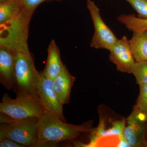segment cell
<instances>
[{"label":"cell","mask_w":147,"mask_h":147,"mask_svg":"<svg viewBox=\"0 0 147 147\" xmlns=\"http://www.w3.org/2000/svg\"><path fill=\"white\" fill-rule=\"evenodd\" d=\"M92 130L90 123H85L81 125L69 124L45 111L38 118L37 140L34 146L54 145L59 142L70 141Z\"/></svg>","instance_id":"cell-1"},{"label":"cell","mask_w":147,"mask_h":147,"mask_svg":"<svg viewBox=\"0 0 147 147\" xmlns=\"http://www.w3.org/2000/svg\"><path fill=\"white\" fill-rule=\"evenodd\" d=\"M12 50L15 55L16 82L13 89L16 94H27L38 96L35 83L40 72L35 66L28 45H21Z\"/></svg>","instance_id":"cell-2"},{"label":"cell","mask_w":147,"mask_h":147,"mask_svg":"<svg viewBox=\"0 0 147 147\" xmlns=\"http://www.w3.org/2000/svg\"><path fill=\"white\" fill-rule=\"evenodd\" d=\"M0 139L9 138L26 146H34L37 140L38 118L15 119L0 113Z\"/></svg>","instance_id":"cell-3"},{"label":"cell","mask_w":147,"mask_h":147,"mask_svg":"<svg viewBox=\"0 0 147 147\" xmlns=\"http://www.w3.org/2000/svg\"><path fill=\"white\" fill-rule=\"evenodd\" d=\"M44 111L38 96L32 95L18 94L13 99L5 93L0 103V113L15 119L38 118Z\"/></svg>","instance_id":"cell-4"},{"label":"cell","mask_w":147,"mask_h":147,"mask_svg":"<svg viewBox=\"0 0 147 147\" xmlns=\"http://www.w3.org/2000/svg\"><path fill=\"white\" fill-rule=\"evenodd\" d=\"M32 15L23 8L13 18L0 25V46L11 48L28 42L29 24Z\"/></svg>","instance_id":"cell-5"},{"label":"cell","mask_w":147,"mask_h":147,"mask_svg":"<svg viewBox=\"0 0 147 147\" xmlns=\"http://www.w3.org/2000/svg\"><path fill=\"white\" fill-rule=\"evenodd\" d=\"M86 3L94 29L90 46L109 51L118 39L102 20L100 9L95 3L92 0H86Z\"/></svg>","instance_id":"cell-6"},{"label":"cell","mask_w":147,"mask_h":147,"mask_svg":"<svg viewBox=\"0 0 147 147\" xmlns=\"http://www.w3.org/2000/svg\"><path fill=\"white\" fill-rule=\"evenodd\" d=\"M37 92L45 111L56 116L63 121L65 122L63 115V104L60 101L53 88V81L46 78L43 72L35 83Z\"/></svg>","instance_id":"cell-7"},{"label":"cell","mask_w":147,"mask_h":147,"mask_svg":"<svg viewBox=\"0 0 147 147\" xmlns=\"http://www.w3.org/2000/svg\"><path fill=\"white\" fill-rule=\"evenodd\" d=\"M147 121V115L137 108L129 117L128 125L124 129L123 134L130 147H142L146 145Z\"/></svg>","instance_id":"cell-8"},{"label":"cell","mask_w":147,"mask_h":147,"mask_svg":"<svg viewBox=\"0 0 147 147\" xmlns=\"http://www.w3.org/2000/svg\"><path fill=\"white\" fill-rule=\"evenodd\" d=\"M110 60L116 66L119 71L130 73V69L135 63L129 40L126 36L118 39L110 50Z\"/></svg>","instance_id":"cell-9"},{"label":"cell","mask_w":147,"mask_h":147,"mask_svg":"<svg viewBox=\"0 0 147 147\" xmlns=\"http://www.w3.org/2000/svg\"><path fill=\"white\" fill-rule=\"evenodd\" d=\"M15 55L13 50L0 46V82L10 90L15 85Z\"/></svg>","instance_id":"cell-10"},{"label":"cell","mask_w":147,"mask_h":147,"mask_svg":"<svg viewBox=\"0 0 147 147\" xmlns=\"http://www.w3.org/2000/svg\"><path fill=\"white\" fill-rule=\"evenodd\" d=\"M75 79L65 66L60 74L53 80L54 90L63 105L69 103L71 89Z\"/></svg>","instance_id":"cell-11"},{"label":"cell","mask_w":147,"mask_h":147,"mask_svg":"<svg viewBox=\"0 0 147 147\" xmlns=\"http://www.w3.org/2000/svg\"><path fill=\"white\" fill-rule=\"evenodd\" d=\"M47 53V62L42 72L46 78L53 81L60 74L65 65L62 62L59 49L54 40L50 42Z\"/></svg>","instance_id":"cell-12"},{"label":"cell","mask_w":147,"mask_h":147,"mask_svg":"<svg viewBox=\"0 0 147 147\" xmlns=\"http://www.w3.org/2000/svg\"><path fill=\"white\" fill-rule=\"evenodd\" d=\"M133 33L129 42L135 61H147V30Z\"/></svg>","instance_id":"cell-13"},{"label":"cell","mask_w":147,"mask_h":147,"mask_svg":"<svg viewBox=\"0 0 147 147\" xmlns=\"http://www.w3.org/2000/svg\"><path fill=\"white\" fill-rule=\"evenodd\" d=\"M23 9L20 0H11L0 3V25L10 20Z\"/></svg>","instance_id":"cell-14"},{"label":"cell","mask_w":147,"mask_h":147,"mask_svg":"<svg viewBox=\"0 0 147 147\" xmlns=\"http://www.w3.org/2000/svg\"><path fill=\"white\" fill-rule=\"evenodd\" d=\"M117 20L133 32L147 30V20L139 18L134 14H121L117 17Z\"/></svg>","instance_id":"cell-15"},{"label":"cell","mask_w":147,"mask_h":147,"mask_svg":"<svg viewBox=\"0 0 147 147\" xmlns=\"http://www.w3.org/2000/svg\"><path fill=\"white\" fill-rule=\"evenodd\" d=\"M130 73L135 76L139 85H147V61H135L131 67Z\"/></svg>","instance_id":"cell-16"},{"label":"cell","mask_w":147,"mask_h":147,"mask_svg":"<svg viewBox=\"0 0 147 147\" xmlns=\"http://www.w3.org/2000/svg\"><path fill=\"white\" fill-rule=\"evenodd\" d=\"M137 13V17L147 20V0H125Z\"/></svg>","instance_id":"cell-17"},{"label":"cell","mask_w":147,"mask_h":147,"mask_svg":"<svg viewBox=\"0 0 147 147\" xmlns=\"http://www.w3.org/2000/svg\"><path fill=\"white\" fill-rule=\"evenodd\" d=\"M139 86L140 92L136 108L147 115V85Z\"/></svg>","instance_id":"cell-18"},{"label":"cell","mask_w":147,"mask_h":147,"mask_svg":"<svg viewBox=\"0 0 147 147\" xmlns=\"http://www.w3.org/2000/svg\"><path fill=\"white\" fill-rule=\"evenodd\" d=\"M59 1L60 0H20L22 7L24 10L29 13H34L36 9L40 4L46 1Z\"/></svg>","instance_id":"cell-19"},{"label":"cell","mask_w":147,"mask_h":147,"mask_svg":"<svg viewBox=\"0 0 147 147\" xmlns=\"http://www.w3.org/2000/svg\"><path fill=\"white\" fill-rule=\"evenodd\" d=\"M123 124V122H117L110 130L104 131V134L107 135H118L120 137L123 136L125 129Z\"/></svg>","instance_id":"cell-20"},{"label":"cell","mask_w":147,"mask_h":147,"mask_svg":"<svg viewBox=\"0 0 147 147\" xmlns=\"http://www.w3.org/2000/svg\"><path fill=\"white\" fill-rule=\"evenodd\" d=\"M0 147H24V145L7 138L0 139Z\"/></svg>","instance_id":"cell-21"},{"label":"cell","mask_w":147,"mask_h":147,"mask_svg":"<svg viewBox=\"0 0 147 147\" xmlns=\"http://www.w3.org/2000/svg\"><path fill=\"white\" fill-rule=\"evenodd\" d=\"M11 1V0H0V3H3L5 2L8 1Z\"/></svg>","instance_id":"cell-22"}]
</instances>
